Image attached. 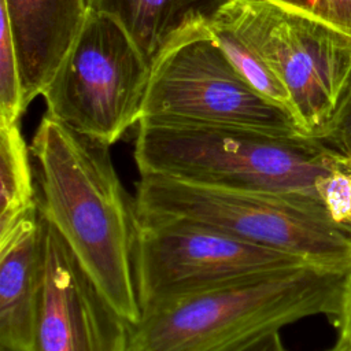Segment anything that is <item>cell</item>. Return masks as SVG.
<instances>
[{
  "instance_id": "1",
  "label": "cell",
  "mask_w": 351,
  "mask_h": 351,
  "mask_svg": "<svg viewBox=\"0 0 351 351\" xmlns=\"http://www.w3.org/2000/svg\"><path fill=\"white\" fill-rule=\"evenodd\" d=\"M110 144L45 114L32 140L36 202L108 302L141 317L134 282L136 197L121 181Z\"/></svg>"
},
{
  "instance_id": "2",
  "label": "cell",
  "mask_w": 351,
  "mask_h": 351,
  "mask_svg": "<svg viewBox=\"0 0 351 351\" xmlns=\"http://www.w3.org/2000/svg\"><path fill=\"white\" fill-rule=\"evenodd\" d=\"M333 155L304 134L193 123L138 122L134 143L140 176L321 203Z\"/></svg>"
},
{
  "instance_id": "3",
  "label": "cell",
  "mask_w": 351,
  "mask_h": 351,
  "mask_svg": "<svg viewBox=\"0 0 351 351\" xmlns=\"http://www.w3.org/2000/svg\"><path fill=\"white\" fill-rule=\"evenodd\" d=\"M348 273L307 263L170 302L130 326V351H236L307 317L335 324Z\"/></svg>"
},
{
  "instance_id": "4",
  "label": "cell",
  "mask_w": 351,
  "mask_h": 351,
  "mask_svg": "<svg viewBox=\"0 0 351 351\" xmlns=\"http://www.w3.org/2000/svg\"><path fill=\"white\" fill-rule=\"evenodd\" d=\"M134 197L140 219H189L325 269L351 271V233L332 219L321 202L210 188L160 176H140Z\"/></svg>"
},
{
  "instance_id": "5",
  "label": "cell",
  "mask_w": 351,
  "mask_h": 351,
  "mask_svg": "<svg viewBox=\"0 0 351 351\" xmlns=\"http://www.w3.org/2000/svg\"><path fill=\"white\" fill-rule=\"evenodd\" d=\"M215 22L280 80L300 133L324 140L351 97V36L274 0H232Z\"/></svg>"
},
{
  "instance_id": "6",
  "label": "cell",
  "mask_w": 351,
  "mask_h": 351,
  "mask_svg": "<svg viewBox=\"0 0 351 351\" xmlns=\"http://www.w3.org/2000/svg\"><path fill=\"white\" fill-rule=\"evenodd\" d=\"M140 122L302 134L287 108L259 93L240 74L210 27L177 41L151 67Z\"/></svg>"
},
{
  "instance_id": "7",
  "label": "cell",
  "mask_w": 351,
  "mask_h": 351,
  "mask_svg": "<svg viewBox=\"0 0 351 351\" xmlns=\"http://www.w3.org/2000/svg\"><path fill=\"white\" fill-rule=\"evenodd\" d=\"M151 67L111 16L89 11L71 51L43 92L47 114L110 145L140 122Z\"/></svg>"
},
{
  "instance_id": "8",
  "label": "cell",
  "mask_w": 351,
  "mask_h": 351,
  "mask_svg": "<svg viewBox=\"0 0 351 351\" xmlns=\"http://www.w3.org/2000/svg\"><path fill=\"white\" fill-rule=\"evenodd\" d=\"M307 263L200 222L138 218L133 266L141 314L252 276Z\"/></svg>"
},
{
  "instance_id": "9",
  "label": "cell",
  "mask_w": 351,
  "mask_h": 351,
  "mask_svg": "<svg viewBox=\"0 0 351 351\" xmlns=\"http://www.w3.org/2000/svg\"><path fill=\"white\" fill-rule=\"evenodd\" d=\"M40 228L41 288L34 351H130V322L41 215Z\"/></svg>"
},
{
  "instance_id": "10",
  "label": "cell",
  "mask_w": 351,
  "mask_h": 351,
  "mask_svg": "<svg viewBox=\"0 0 351 351\" xmlns=\"http://www.w3.org/2000/svg\"><path fill=\"white\" fill-rule=\"evenodd\" d=\"M19 64L23 101L43 95L89 14L88 0H0Z\"/></svg>"
},
{
  "instance_id": "11",
  "label": "cell",
  "mask_w": 351,
  "mask_h": 351,
  "mask_svg": "<svg viewBox=\"0 0 351 351\" xmlns=\"http://www.w3.org/2000/svg\"><path fill=\"white\" fill-rule=\"evenodd\" d=\"M41 288L37 206L0 237V351H34Z\"/></svg>"
},
{
  "instance_id": "12",
  "label": "cell",
  "mask_w": 351,
  "mask_h": 351,
  "mask_svg": "<svg viewBox=\"0 0 351 351\" xmlns=\"http://www.w3.org/2000/svg\"><path fill=\"white\" fill-rule=\"evenodd\" d=\"M115 19L149 67L177 41L210 27L232 0H88Z\"/></svg>"
},
{
  "instance_id": "13",
  "label": "cell",
  "mask_w": 351,
  "mask_h": 351,
  "mask_svg": "<svg viewBox=\"0 0 351 351\" xmlns=\"http://www.w3.org/2000/svg\"><path fill=\"white\" fill-rule=\"evenodd\" d=\"M36 206L34 170L19 122H0V237Z\"/></svg>"
},
{
  "instance_id": "14",
  "label": "cell",
  "mask_w": 351,
  "mask_h": 351,
  "mask_svg": "<svg viewBox=\"0 0 351 351\" xmlns=\"http://www.w3.org/2000/svg\"><path fill=\"white\" fill-rule=\"evenodd\" d=\"M214 37L225 51L228 58L240 71V74L263 96L271 101L287 108L291 114V100L287 89L266 66V63L256 55L232 29L214 22L210 26ZM293 117V115H292Z\"/></svg>"
},
{
  "instance_id": "15",
  "label": "cell",
  "mask_w": 351,
  "mask_h": 351,
  "mask_svg": "<svg viewBox=\"0 0 351 351\" xmlns=\"http://www.w3.org/2000/svg\"><path fill=\"white\" fill-rule=\"evenodd\" d=\"M1 10V8H0ZM26 106L23 101L19 64L8 19L1 10L0 29V122L15 123L21 121Z\"/></svg>"
},
{
  "instance_id": "16",
  "label": "cell",
  "mask_w": 351,
  "mask_h": 351,
  "mask_svg": "<svg viewBox=\"0 0 351 351\" xmlns=\"http://www.w3.org/2000/svg\"><path fill=\"white\" fill-rule=\"evenodd\" d=\"M335 149V148H333ZM321 200L335 222L351 233V156L335 149L330 174L319 186Z\"/></svg>"
},
{
  "instance_id": "17",
  "label": "cell",
  "mask_w": 351,
  "mask_h": 351,
  "mask_svg": "<svg viewBox=\"0 0 351 351\" xmlns=\"http://www.w3.org/2000/svg\"><path fill=\"white\" fill-rule=\"evenodd\" d=\"M321 141L351 156V97L332 132Z\"/></svg>"
},
{
  "instance_id": "18",
  "label": "cell",
  "mask_w": 351,
  "mask_h": 351,
  "mask_svg": "<svg viewBox=\"0 0 351 351\" xmlns=\"http://www.w3.org/2000/svg\"><path fill=\"white\" fill-rule=\"evenodd\" d=\"M335 325L339 328V337L351 343V271L348 273L347 284L343 293L341 311L335 321Z\"/></svg>"
},
{
  "instance_id": "19",
  "label": "cell",
  "mask_w": 351,
  "mask_h": 351,
  "mask_svg": "<svg viewBox=\"0 0 351 351\" xmlns=\"http://www.w3.org/2000/svg\"><path fill=\"white\" fill-rule=\"evenodd\" d=\"M236 351H288L282 343V339L278 332H273L267 336L256 339Z\"/></svg>"
},
{
  "instance_id": "20",
  "label": "cell",
  "mask_w": 351,
  "mask_h": 351,
  "mask_svg": "<svg viewBox=\"0 0 351 351\" xmlns=\"http://www.w3.org/2000/svg\"><path fill=\"white\" fill-rule=\"evenodd\" d=\"M324 351H351V343H348L347 340L339 337L337 341L332 347H329V348H326Z\"/></svg>"
},
{
  "instance_id": "21",
  "label": "cell",
  "mask_w": 351,
  "mask_h": 351,
  "mask_svg": "<svg viewBox=\"0 0 351 351\" xmlns=\"http://www.w3.org/2000/svg\"><path fill=\"white\" fill-rule=\"evenodd\" d=\"M274 1H278V3H281L284 5H288V7H293L295 0H274Z\"/></svg>"
}]
</instances>
